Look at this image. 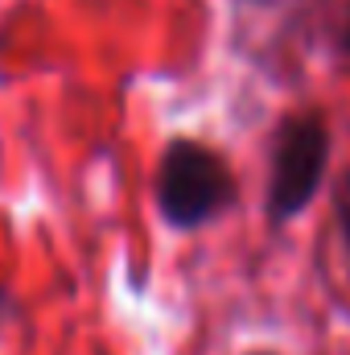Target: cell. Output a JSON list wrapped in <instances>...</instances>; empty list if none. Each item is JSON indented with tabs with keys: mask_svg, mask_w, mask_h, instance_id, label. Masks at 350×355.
Here are the masks:
<instances>
[{
	"mask_svg": "<svg viewBox=\"0 0 350 355\" xmlns=\"http://www.w3.org/2000/svg\"><path fill=\"white\" fill-rule=\"evenodd\" d=\"M235 202L231 166L198 141L177 137L165 145L157 166V211L177 232H194Z\"/></svg>",
	"mask_w": 350,
	"mask_h": 355,
	"instance_id": "obj_1",
	"label": "cell"
},
{
	"mask_svg": "<svg viewBox=\"0 0 350 355\" xmlns=\"http://www.w3.org/2000/svg\"><path fill=\"white\" fill-rule=\"evenodd\" d=\"M322 42L334 58H350V0H334L326 8V25H322Z\"/></svg>",
	"mask_w": 350,
	"mask_h": 355,
	"instance_id": "obj_3",
	"label": "cell"
},
{
	"mask_svg": "<svg viewBox=\"0 0 350 355\" xmlns=\"http://www.w3.org/2000/svg\"><path fill=\"white\" fill-rule=\"evenodd\" d=\"M330 166V132L322 116L313 112H293L280 120L272 132V153H268V194L264 211L276 227L293 223L297 215L309 211L317 198Z\"/></svg>",
	"mask_w": 350,
	"mask_h": 355,
	"instance_id": "obj_2",
	"label": "cell"
},
{
	"mask_svg": "<svg viewBox=\"0 0 350 355\" xmlns=\"http://www.w3.org/2000/svg\"><path fill=\"white\" fill-rule=\"evenodd\" d=\"M334 219H338V232H342V244L350 248V166L342 170V178L334 182Z\"/></svg>",
	"mask_w": 350,
	"mask_h": 355,
	"instance_id": "obj_4",
	"label": "cell"
}]
</instances>
